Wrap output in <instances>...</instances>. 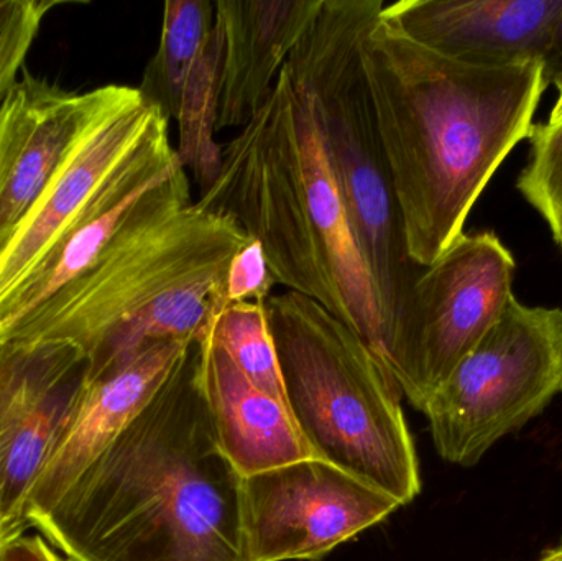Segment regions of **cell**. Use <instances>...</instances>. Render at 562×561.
I'll use <instances>...</instances> for the list:
<instances>
[{
  "label": "cell",
  "mask_w": 562,
  "mask_h": 561,
  "mask_svg": "<svg viewBox=\"0 0 562 561\" xmlns=\"http://www.w3.org/2000/svg\"><path fill=\"white\" fill-rule=\"evenodd\" d=\"M243 490L211 422L196 341L29 529L66 561H250Z\"/></svg>",
  "instance_id": "cell-1"
},
{
  "label": "cell",
  "mask_w": 562,
  "mask_h": 561,
  "mask_svg": "<svg viewBox=\"0 0 562 561\" xmlns=\"http://www.w3.org/2000/svg\"><path fill=\"white\" fill-rule=\"evenodd\" d=\"M360 59L409 259L432 266L530 135L550 86L547 63L461 61L416 42L382 13L360 43Z\"/></svg>",
  "instance_id": "cell-2"
},
{
  "label": "cell",
  "mask_w": 562,
  "mask_h": 561,
  "mask_svg": "<svg viewBox=\"0 0 562 561\" xmlns=\"http://www.w3.org/2000/svg\"><path fill=\"white\" fill-rule=\"evenodd\" d=\"M250 243L234 217L191 201L178 168L95 262L0 339L65 341L89 359V382L158 341L196 343L227 305L231 262Z\"/></svg>",
  "instance_id": "cell-3"
},
{
  "label": "cell",
  "mask_w": 562,
  "mask_h": 561,
  "mask_svg": "<svg viewBox=\"0 0 562 561\" xmlns=\"http://www.w3.org/2000/svg\"><path fill=\"white\" fill-rule=\"evenodd\" d=\"M234 217L262 246L273 280L323 305L386 364L385 323L334 180L310 92L281 69L266 104L223 145V167L194 201Z\"/></svg>",
  "instance_id": "cell-4"
},
{
  "label": "cell",
  "mask_w": 562,
  "mask_h": 561,
  "mask_svg": "<svg viewBox=\"0 0 562 561\" xmlns=\"http://www.w3.org/2000/svg\"><path fill=\"white\" fill-rule=\"evenodd\" d=\"M284 404L314 457L406 506L422 493L398 385L375 352L323 305L286 292L266 302Z\"/></svg>",
  "instance_id": "cell-5"
},
{
  "label": "cell",
  "mask_w": 562,
  "mask_h": 561,
  "mask_svg": "<svg viewBox=\"0 0 562 561\" xmlns=\"http://www.w3.org/2000/svg\"><path fill=\"white\" fill-rule=\"evenodd\" d=\"M382 0H323L286 69L313 99L317 127L357 246L379 296L385 339L423 267L406 249L402 214L376 127L360 43Z\"/></svg>",
  "instance_id": "cell-6"
},
{
  "label": "cell",
  "mask_w": 562,
  "mask_h": 561,
  "mask_svg": "<svg viewBox=\"0 0 562 561\" xmlns=\"http://www.w3.org/2000/svg\"><path fill=\"white\" fill-rule=\"evenodd\" d=\"M562 394V308L517 296L459 362L423 414L442 460L475 467Z\"/></svg>",
  "instance_id": "cell-7"
},
{
  "label": "cell",
  "mask_w": 562,
  "mask_h": 561,
  "mask_svg": "<svg viewBox=\"0 0 562 561\" xmlns=\"http://www.w3.org/2000/svg\"><path fill=\"white\" fill-rule=\"evenodd\" d=\"M517 262L492 231L464 233L423 267L386 345L393 381L425 412L514 299Z\"/></svg>",
  "instance_id": "cell-8"
},
{
  "label": "cell",
  "mask_w": 562,
  "mask_h": 561,
  "mask_svg": "<svg viewBox=\"0 0 562 561\" xmlns=\"http://www.w3.org/2000/svg\"><path fill=\"white\" fill-rule=\"evenodd\" d=\"M88 388V356L71 343L0 339V527L10 540L29 529L30 491Z\"/></svg>",
  "instance_id": "cell-9"
},
{
  "label": "cell",
  "mask_w": 562,
  "mask_h": 561,
  "mask_svg": "<svg viewBox=\"0 0 562 561\" xmlns=\"http://www.w3.org/2000/svg\"><path fill=\"white\" fill-rule=\"evenodd\" d=\"M243 507L250 561H317L402 504L313 457L244 478Z\"/></svg>",
  "instance_id": "cell-10"
},
{
  "label": "cell",
  "mask_w": 562,
  "mask_h": 561,
  "mask_svg": "<svg viewBox=\"0 0 562 561\" xmlns=\"http://www.w3.org/2000/svg\"><path fill=\"white\" fill-rule=\"evenodd\" d=\"M140 98L131 86L68 91L23 69L0 104V257L86 138Z\"/></svg>",
  "instance_id": "cell-11"
},
{
  "label": "cell",
  "mask_w": 562,
  "mask_h": 561,
  "mask_svg": "<svg viewBox=\"0 0 562 561\" xmlns=\"http://www.w3.org/2000/svg\"><path fill=\"white\" fill-rule=\"evenodd\" d=\"M561 15L562 0H400L382 10L416 42L461 61L541 59L550 82Z\"/></svg>",
  "instance_id": "cell-12"
},
{
  "label": "cell",
  "mask_w": 562,
  "mask_h": 561,
  "mask_svg": "<svg viewBox=\"0 0 562 561\" xmlns=\"http://www.w3.org/2000/svg\"><path fill=\"white\" fill-rule=\"evenodd\" d=\"M168 128L170 124L157 128L117 168L32 273L0 303V332L86 272L150 194L183 167Z\"/></svg>",
  "instance_id": "cell-13"
},
{
  "label": "cell",
  "mask_w": 562,
  "mask_h": 561,
  "mask_svg": "<svg viewBox=\"0 0 562 561\" xmlns=\"http://www.w3.org/2000/svg\"><path fill=\"white\" fill-rule=\"evenodd\" d=\"M165 124L170 121L164 112L142 96L86 138L0 257V303L32 273L117 168Z\"/></svg>",
  "instance_id": "cell-14"
},
{
  "label": "cell",
  "mask_w": 562,
  "mask_h": 561,
  "mask_svg": "<svg viewBox=\"0 0 562 561\" xmlns=\"http://www.w3.org/2000/svg\"><path fill=\"white\" fill-rule=\"evenodd\" d=\"M193 345L184 341L154 343L142 349L124 368L89 382L71 427L30 491L26 527L33 517L55 507L86 468L170 378Z\"/></svg>",
  "instance_id": "cell-15"
},
{
  "label": "cell",
  "mask_w": 562,
  "mask_h": 561,
  "mask_svg": "<svg viewBox=\"0 0 562 561\" xmlns=\"http://www.w3.org/2000/svg\"><path fill=\"white\" fill-rule=\"evenodd\" d=\"M323 0H217L221 43L217 132L249 124L262 109Z\"/></svg>",
  "instance_id": "cell-16"
},
{
  "label": "cell",
  "mask_w": 562,
  "mask_h": 561,
  "mask_svg": "<svg viewBox=\"0 0 562 561\" xmlns=\"http://www.w3.org/2000/svg\"><path fill=\"white\" fill-rule=\"evenodd\" d=\"M198 349L201 384L217 441L240 476L314 457L286 405L250 384L210 333L198 341Z\"/></svg>",
  "instance_id": "cell-17"
},
{
  "label": "cell",
  "mask_w": 562,
  "mask_h": 561,
  "mask_svg": "<svg viewBox=\"0 0 562 561\" xmlns=\"http://www.w3.org/2000/svg\"><path fill=\"white\" fill-rule=\"evenodd\" d=\"M216 10L210 0H168L157 53L148 61L138 91L145 101L177 119L184 86L210 42Z\"/></svg>",
  "instance_id": "cell-18"
},
{
  "label": "cell",
  "mask_w": 562,
  "mask_h": 561,
  "mask_svg": "<svg viewBox=\"0 0 562 561\" xmlns=\"http://www.w3.org/2000/svg\"><path fill=\"white\" fill-rule=\"evenodd\" d=\"M221 43L214 26L196 65L191 69L178 111V160L190 170L200 194L210 190L223 167V145L217 144L220 115Z\"/></svg>",
  "instance_id": "cell-19"
},
{
  "label": "cell",
  "mask_w": 562,
  "mask_h": 561,
  "mask_svg": "<svg viewBox=\"0 0 562 561\" xmlns=\"http://www.w3.org/2000/svg\"><path fill=\"white\" fill-rule=\"evenodd\" d=\"M210 335L250 384L284 404L279 356L270 332L266 302L229 303L217 313Z\"/></svg>",
  "instance_id": "cell-20"
},
{
  "label": "cell",
  "mask_w": 562,
  "mask_h": 561,
  "mask_svg": "<svg viewBox=\"0 0 562 561\" xmlns=\"http://www.w3.org/2000/svg\"><path fill=\"white\" fill-rule=\"evenodd\" d=\"M530 160L517 178V190L543 217L554 243L562 237V121L533 124Z\"/></svg>",
  "instance_id": "cell-21"
},
{
  "label": "cell",
  "mask_w": 562,
  "mask_h": 561,
  "mask_svg": "<svg viewBox=\"0 0 562 561\" xmlns=\"http://www.w3.org/2000/svg\"><path fill=\"white\" fill-rule=\"evenodd\" d=\"M56 0H0V104L19 81L26 55Z\"/></svg>",
  "instance_id": "cell-22"
},
{
  "label": "cell",
  "mask_w": 562,
  "mask_h": 561,
  "mask_svg": "<svg viewBox=\"0 0 562 561\" xmlns=\"http://www.w3.org/2000/svg\"><path fill=\"white\" fill-rule=\"evenodd\" d=\"M277 285L263 256L262 246L250 240L231 262L226 280L227 305L239 302H267Z\"/></svg>",
  "instance_id": "cell-23"
},
{
  "label": "cell",
  "mask_w": 562,
  "mask_h": 561,
  "mask_svg": "<svg viewBox=\"0 0 562 561\" xmlns=\"http://www.w3.org/2000/svg\"><path fill=\"white\" fill-rule=\"evenodd\" d=\"M0 561H66L42 536H22L7 543Z\"/></svg>",
  "instance_id": "cell-24"
},
{
  "label": "cell",
  "mask_w": 562,
  "mask_h": 561,
  "mask_svg": "<svg viewBox=\"0 0 562 561\" xmlns=\"http://www.w3.org/2000/svg\"><path fill=\"white\" fill-rule=\"evenodd\" d=\"M551 82H554V86H557L558 99L553 111L550 112V117H548L547 124L553 125L562 121V66L558 69V72L554 75L553 81Z\"/></svg>",
  "instance_id": "cell-25"
},
{
  "label": "cell",
  "mask_w": 562,
  "mask_h": 561,
  "mask_svg": "<svg viewBox=\"0 0 562 561\" xmlns=\"http://www.w3.org/2000/svg\"><path fill=\"white\" fill-rule=\"evenodd\" d=\"M562 66V15L560 25H558L557 40H554V66L553 72H551V79L557 75L558 69Z\"/></svg>",
  "instance_id": "cell-26"
},
{
  "label": "cell",
  "mask_w": 562,
  "mask_h": 561,
  "mask_svg": "<svg viewBox=\"0 0 562 561\" xmlns=\"http://www.w3.org/2000/svg\"><path fill=\"white\" fill-rule=\"evenodd\" d=\"M538 561H562V537L557 546L550 547L541 553Z\"/></svg>",
  "instance_id": "cell-27"
},
{
  "label": "cell",
  "mask_w": 562,
  "mask_h": 561,
  "mask_svg": "<svg viewBox=\"0 0 562 561\" xmlns=\"http://www.w3.org/2000/svg\"><path fill=\"white\" fill-rule=\"evenodd\" d=\"M12 542V540L9 539V537L5 536V532H3L2 527H0V557H2L3 549H5L7 543Z\"/></svg>",
  "instance_id": "cell-28"
},
{
  "label": "cell",
  "mask_w": 562,
  "mask_h": 561,
  "mask_svg": "<svg viewBox=\"0 0 562 561\" xmlns=\"http://www.w3.org/2000/svg\"><path fill=\"white\" fill-rule=\"evenodd\" d=\"M557 244H558V246H560V249H561V253H562V237H561V239H560V240H558V243H557Z\"/></svg>",
  "instance_id": "cell-29"
}]
</instances>
